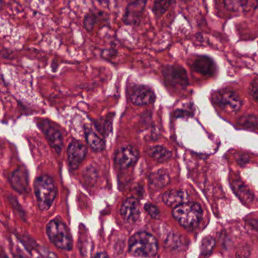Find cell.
<instances>
[{
	"label": "cell",
	"instance_id": "1",
	"mask_svg": "<svg viewBox=\"0 0 258 258\" xmlns=\"http://www.w3.org/2000/svg\"><path fill=\"white\" fill-rule=\"evenodd\" d=\"M158 250L156 238L149 232H137L130 238L129 250L134 256L150 257L155 256Z\"/></svg>",
	"mask_w": 258,
	"mask_h": 258
},
{
	"label": "cell",
	"instance_id": "2",
	"mask_svg": "<svg viewBox=\"0 0 258 258\" xmlns=\"http://www.w3.org/2000/svg\"><path fill=\"white\" fill-rule=\"evenodd\" d=\"M34 191L39 208L47 211L52 207L57 196V188L53 179L48 176L37 178L34 182Z\"/></svg>",
	"mask_w": 258,
	"mask_h": 258
},
{
	"label": "cell",
	"instance_id": "3",
	"mask_svg": "<svg viewBox=\"0 0 258 258\" xmlns=\"http://www.w3.org/2000/svg\"><path fill=\"white\" fill-rule=\"evenodd\" d=\"M202 207L195 202H185L174 208L173 216L183 227L195 228L202 218Z\"/></svg>",
	"mask_w": 258,
	"mask_h": 258
},
{
	"label": "cell",
	"instance_id": "4",
	"mask_svg": "<svg viewBox=\"0 0 258 258\" xmlns=\"http://www.w3.org/2000/svg\"><path fill=\"white\" fill-rule=\"evenodd\" d=\"M46 232L50 241L58 248L71 250L73 247L72 235L66 225L58 220H52L46 226Z\"/></svg>",
	"mask_w": 258,
	"mask_h": 258
},
{
	"label": "cell",
	"instance_id": "5",
	"mask_svg": "<svg viewBox=\"0 0 258 258\" xmlns=\"http://www.w3.org/2000/svg\"><path fill=\"white\" fill-rule=\"evenodd\" d=\"M213 100L216 105L229 113H236L241 109V102L239 96L230 90H220L214 93Z\"/></svg>",
	"mask_w": 258,
	"mask_h": 258
},
{
	"label": "cell",
	"instance_id": "6",
	"mask_svg": "<svg viewBox=\"0 0 258 258\" xmlns=\"http://www.w3.org/2000/svg\"><path fill=\"white\" fill-rule=\"evenodd\" d=\"M164 81L170 87L185 89L188 85V77L183 68L178 66H167L162 69Z\"/></svg>",
	"mask_w": 258,
	"mask_h": 258
},
{
	"label": "cell",
	"instance_id": "7",
	"mask_svg": "<svg viewBox=\"0 0 258 258\" xmlns=\"http://www.w3.org/2000/svg\"><path fill=\"white\" fill-rule=\"evenodd\" d=\"M147 0H134L128 4L123 17V23L128 26H139L143 19Z\"/></svg>",
	"mask_w": 258,
	"mask_h": 258
},
{
	"label": "cell",
	"instance_id": "8",
	"mask_svg": "<svg viewBox=\"0 0 258 258\" xmlns=\"http://www.w3.org/2000/svg\"><path fill=\"white\" fill-rule=\"evenodd\" d=\"M39 126L46 136L51 147L59 155L63 149V137L61 131L47 120H42Z\"/></svg>",
	"mask_w": 258,
	"mask_h": 258
},
{
	"label": "cell",
	"instance_id": "9",
	"mask_svg": "<svg viewBox=\"0 0 258 258\" xmlns=\"http://www.w3.org/2000/svg\"><path fill=\"white\" fill-rule=\"evenodd\" d=\"M130 99L135 105H149L155 100V94L153 90L145 85H135L130 92Z\"/></svg>",
	"mask_w": 258,
	"mask_h": 258
},
{
	"label": "cell",
	"instance_id": "10",
	"mask_svg": "<svg viewBox=\"0 0 258 258\" xmlns=\"http://www.w3.org/2000/svg\"><path fill=\"white\" fill-rule=\"evenodd\" d=\"M87 149L82 143L73 141L68 149V161L72 170H77L85 159Z\"/></svg>",
	"mask_w": 258,
	"mask_h": 258
},
{
	"label": "cell",
	"instance_id": "11",
	"mask_svg": "<svg viewBox=\"0 0 258 258\" xmlns=\"http://www.w3.org/2000/svg\"><path fill=\"white\" fill-rule=\"evenodd\" d=\"M139 152L131 146H123L116 152L114 162L121 168H127L134 165L139 158Z\"/></svg>",
	"mask_w": 258,
	"mask_h": 258
},
{
	"label": "cell",
	"instance_id": "12",
	"mask_svg": "<svg viewBox=\"0 0 258 258\" xmlns=\"http://www.w3.org/2000/svg\"><path fill=\"white\" fill-rule=\"evenodd\" d=\"M120 214L128 223H134L140 215V204L135 198H129L123 202L120 208Z\"/></svg>",
	"mask_w": 258,
	"mask_h": 258
},
{
	"label": "cell",
	"instance_id": "13",
	"mask_svg": "<svg viewBox=\"0 0 258 258\" xmlns=\"http://www.w3.org/2000/svg\"><path fill=\"white\" fill-rule=\"evenodd\" d=\"M10 183L12 187L19 192H25L28 185V172L24 167L17 169L10 175Z\"/></svg>",
	"mask_w": 258,
	"mask_h": 258
},
{
	"label": "cell",
	"instance_id": "14",
	"mask_svg": "<svg viewBox=\"0 0 258 258\" xmlns=\"http://www.w3.org/2000/svg\"><path fill=\"white\" fill-rule=\"evenodd\" d=\"M188 196L185 191L181 190H169L163 195V201L170 207L179 206L181 204L188 202Z\"/></svg>",
	"mask_w": 258,
	"mask_h": 258
},
{
	"label": "cell",
	"instance_id": "15",
	"mask_svg": "<svg viewBox=\"0 0 258 258\" xmlns=\"http://www.w3.org/2000/svg\"><path fill=\"white\" fill-rule=\"evenodd\" d=\"M192 68L198 73L205 75H211L215 71L214 61L206 56L198 57L192 64Z\"/></svg>",
	"mask_w": 258,
	"mask_h": 258
},
{
	"label": "cell",
	"instance_id": "16",
	"mask_svg": "<svg viewBox=\"0 0 258 258\" xmlns=\"http://www.w3.org/2000/svg\"><path fill=\"white\" fill-rule=\"evenodd\" d=\"M170 182L168 173L164 170H158L154 172L149 176V185L154 189L164 188Z\"/></svg>",
	"mask_w": 258,
	"mask_h": 258
},
{
	"label": "cell",
	"instance_id": "17",
	"mask_svg": "<svg viewBox=\"0 0 258 258\" xmlns=\"http://www.w3.org/2000/svg\"><path fill=\"white\" fill-rule=\"evenodd\" d=\"M232 189L235 194L245 204L251 203L253 200V195L240 180H233L232 183Z\"/></svg>",
	"mask_w": 258,
	"mask_h": 258
},
{
	"label": "cell",
	"instance_id": "18",
	"mask_svg": "<svg viewBox=\"0 0 258 258\" xmlns=\"http://www.w3.org/2000/svg\"><path fill=\"white\" fill-rule=\"evenodd\" d=\"M226 3L232 10L248 12L256 7L258 0H226Z\"/></svg>",
	"mask_w": 258,
	"mask_h": 258
},
{
	"label": "cell",
	"instance_id": "19",
	"mask_svg": "<svg viewBox=\"0 0 258 258\" xmlns=\"http://www.w3.org/2000/svg\"><path fill=\"white\" fill-rule=\"evenodd\" d=\"M147 153L151 158L162 162L171 158V152L161 146H151L147 149Z\"/></svg>",
	"mask_w": 258,
	"mask_h": 258
},
{
	"label": "cell",
	"instance_id": "20",
	"mask_svg": "<svg viewBox=\"0 0 258 258\" xmlns=\"http://www.w3.org/2000/svg\"><path fill=\"white\" fill-rule=\"evenodd\" d=\"M86 137H87V143L93 150L98 151V152L104 150L105 146V143L96 133L90 130L86 132Z\"/></svg>",
	"mask_w": 258,
	"mask_h": 258
},
{
	"label": "cell",
	"instance_id": "21",
	"mask_svg": "<svg viewBox=\"0 0 258 258\" xmlns=\"http://www.w3.org/2000/svg\"><path fill=\"white\" fill-rule=\"evenodd\" d=\"M172 1L173 0H155L152 9L154 15L157 18L162 16L170 8Z\"/></svg>",
	"mask_w": 258,
	"mask_h": 258
},
{
	"label": "cell",
	"instance_id": "22",
	"mask_svg": "<svg viewBox=\"0 0 258 258\" xmlns=\"http://www.w3.org/2000/svg\"><path fill=\"white\" fill-rule=\"evenodd\" d=\"M215 247V240L211 236L205 237L201 243V252L203 255H208Z\"/></svg>",
	"mask_w": 258,
	"mask_h": 258
},
{
	"label": "cell",
	"instance_id": "23",
	"mask_svg": "<svg viewBox=\"0 0 258 258\" xmlns=\"http://www.w3.org/2000/svg\"><path fill=\"white\" fill-rule=\"evenodd\" d=\"M238 124L247 129H253L258 126V118L253 115L244 116L240 118Z\"/></svg>",
	"mask_w": 258,
	"mask_h": 258
},
{
	"label": "cell",
	"instance_id": "24",
	"mask_svg": "<svg viewBox=\"0 0 258 258\" xmlns=\"http://www.w3.org/2000/svg\"><path fill=\"white\" fill-rule=\"evenodd\" d=\"M97 22V17L93 13H87L84 19V27L88 32L93 31Z\"/></svg>",
	"mask_w": 258,
	"mask_h": 258
},
{
	"label": "cell",
	"instance_id": "25",
	"mask_svg": "<svg viewBox=\"0 0 258 258\" xmlns=\"http://www.w3.org/2000/svg\"><path fill=\"white\" fill-rule=\"evenodd\" d=\"M145 210L147 211L148 214L155 219H158L160 217V211L156 206L152 204H147L145 206Z\"/></svg>",
	"mask_w": 258,
	"mask_h": 258
},
{
	"label": "cell",
	"instance_id": "26",
	"mask_svg": "<svg viewBox=\"0 0 258 258\" xmlns=\"http://www.w3.org/2000/svg\"><path fill=\"white\" fill-rule=\"evenodd\" d=\"M250 94L253 100L258 102V78L253 79L250 84Z\"/></svg>",
	"mask_w": 258,
	"mask_h": 258
},
{
	"label": "cell",
	"instance_id": "27",
	"mask_svg": "<svg viewBox=\"0 0 258 258\" xmlns=\"http://www.w3.org/2000/svg\"><path fill=\"white\" fill-rule=\"evenodd\" d=\"M96 1L100 4H105V5L109 4V0H96Z\"/></svg>",
	"mask_w": 258,
	"mask_h": 258
},
{
	"label": "cell",
	"instance_id": "28",
	"mask_svg": "<svg viewBox=\"0 0 258 258\" xmlns=\"http://www.w3.org/2000/svg\"><path fill=\"white\" fill-rule=\"evenodd\" d=\"M96 256H108V255L106 254V253H97V254L96 255Z\"/></svg>",
	"mask_w": 258,
	"mask_h": 258
}]
</instances>
